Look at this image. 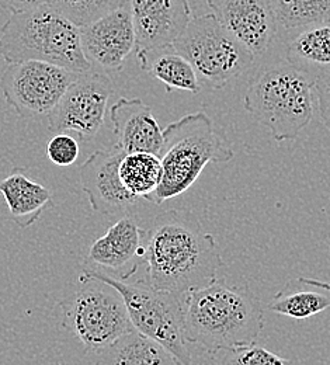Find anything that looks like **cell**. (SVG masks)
<instances>
[{
  "label": "cell",
  "instance_id": "6",
  "mask_svg": "<svg viewBox=\"0 0 330 365\" xmlns=\"http://www.w3.org/2000/svg\"><path fill=\"white\" fill-rule=\"evenodd\" d=\"M83 273L115 288L137 331L165 347L179 365H191L185 336V295L155 289L146 281L128 282L86 266Z\"/></svg>",
  "mask_w": 330,
  "mask_h": 365
},
{
  "label": "cell",
  "instance_id": "16",
  "mask_svg": "<svg viewBox=\"0 0 330 365\" xmlns=\"http://www.w3.org/2000/svg\"><path fill=\"white\" fill-rule=\"evenodd\" d=\"M117 146L125 153H153L160 156L165 145L163 130L152 108L141 98H120L110 110Z\"/></svg>",
  "mask_w": 330,
  "mask_h": 365
},
{
  "label": "cell",
  "instance_id": "12",
  "mask_svg": "<svg viewBox=\"0 0 330 365\" xmlns=\"http://www.w3.org/2000/svg\"><path fill=\"white\" fill-rule=\"evenodd\" d=\"M79 31L86 59L103 72L120 71L135 49L131 4L79 27Z\"/></svg>",
  "mask_w": 330,
  "mask_h": 365
},
{
  "label": "cell",
  "instance_id": "7",
  "mask_svg": "<svg viewBox=\"0 0 330 365\" xmlns=\"http://www.w3.org/2000/svg\"><path fill=\"white\" fill-rule=\"evenodd\" d=\"M59 307L62 324L93 354L134 330L120 292L111 285L82 274L75 289Z\"/></svg>",
  "mask_w": 330,
  "mask_h": 365
},
{
  "label": "cell",
  "instance_id": "19",
  "mask_svg": "<svg viewBox=\"0 0 330 365\" xmlns=\"http://www.w3.org/2000/svg\"><path fill=\"white\" fill-rule=\"evenodd\" d=\"M89 356L95 365H179L165 347L135 329Z\"/></svg>",
  "mask_w": 330,
  "mask_h": 365
},
{
  "label": "cell",
  "instance_id": "3",
  "mask_svg": "<svg viewBox=\"0 0 330 365\" xmlns=\"http://www.w3.org/2000/svg\"><path fill=\"white\" fill-rule=\"evenodd\" d=\"M0 55L9 65L41 61L76 73L93 69L79 27L49 4L11 14L0 30Z\"/></svg>",
  "mask_w": 330,
  "mask_h": 365
},
{
  "label": "cell",
  "instance_id": "24",
  "mask_svg": "<svg viewBox=\"0 0 330 365\" xmlns=\"http://www.w3.org/2000/svg\"><path fill=\"white\" fill-rule=\"evenodd\" d=\"M47 4L75 26L83 27L117 9L130 6L131 0H48Z\"/></svg>",
  "mask_w": 330,
  "mask_h": 365
},
{
  "label": "cell",
  "instance_id": "15",
  "mask_svg": "<svg viewBox=\"0 0 330 365\" xmlns=\"http://www.w3.org/2000/svg\"><path fill=\"white\" fill-rule=\"evenodd\" d=\"M127 153L114 145L108 150H96L81 168V185L95 212L111 215L137 204L120 179V163Z\"/></svg>",
  "mask_w": 330,
  "mask_h": 365
},
{
  "label": "cell",
  "instance_id": "9",
  "mask_svg": "<svg viewBox=\"0 0 330 365\" xmlns=\"http://www.w3.org/2000/svg\"><path fill=\"white\" fill-rule=\"evenodd\" d=\"M81 73L41 62L26 61L9 65L0 79L7 104L24 118L48 115Z\"/></svg>",
  "mask_w": 330,
  "mask_h": 365
},
{
  "label": "cell",
  "instance_id": "20",
  "mask_svg": "<svg viewBox=\"0 0 330 365\" xmlns=\"http://www.w3.org/2000/svg\"><path fill=\"white\" fill-rule=\"evenodd\" d=\"M140 65L143 71L162 82L169 93L182 91L197 94L202 89L192 65L173 46L149 53Z\"/></svg>",
  "mask_w": 330,
  "mask_h": 365
},
{
  "label": "cell",
  "instance_id": "11",
  "mask_svg": "<svg viewBox=\"0 0 330 365\" xmlns=\"http://www.w3.org/2000/svg\"><path fill=\"white\" fill-rule=\"evenodd\" d=\"M135 53L142 61L173 46L192 19L187 0H131Z\"/></svg>",
  "mask_w": 330,
  "mask_h": 365
},
{
  "label": "cell",
  "instance_id": "4",
  "mask_svg": "<svg viewBox=\"0 0 330 365\" xmlns=\"http://www.w3.org/2000/svg\"><path fill=\"white\" fill-rule=\"evenodd\" d=\"M165 145L160 153L162 180L149 202L162 204L186 192L197 182L204 168L234 159V150L214 130L205 113H192L163 130Z\"/></svg>",
  "mask_w": 330,
  "mask_h": 365
},
{
  "label": "cell",
  "instance_id": "5",
  "mask_svg": "<svg viewBox=\"0 0 330 365\" xmlns=\"http://www.w3.org/2000/svg\"><path fill=\"white\" fill-rule=\"evenodd\" d=\"M243 107L277 142L292 140L314 117V79L288 61L277 63L249 86Z\"/></svg>",
  "mask_w": 330,
  "mask_h": 365
},
{
  "label": "cell",
  "instance_id": "10",
  "mask_svg": "<svg viewBox=\"0 0 330 365\" xmlns=\"http://www.w3.org/2000/svg\"><path fill=\"white\" fill-rule=\"evenodd\" d=\"M111 94L113 83L105 72L93 68L81 73L49 111V131L55 134L72 131L82 140L93 139L104 123Z\"/></svg>",
  "mask_w": 330,
  "mask_h": 365
},
{
  "label": "cell",
  "instance_id": "23",
  "mask_svg": "<svg viewBox=\"0 0 330 365\" xmlns=\"http://www.w3.org/2000/svg\"><path fill=\"white\" fill-rule=\"evenodd\" d=\"M277 23L288 30L330 20V0H273Z\"/></svg>",
  "mask_w": 330,
  "mask_h": 365
},
{
  "label": "cell",
  "instance_id": "2",
  "mask_svg": "<svg viewBox=\"0 0 330 365\" xmlns=\"http://www.w3.org/2000/svg\"><path fill=\"white\" fill-rule=\"evenodd\" d=\"M264 327L262 302L246 282L215 278L185 295V336L210 353L254 344Z\"/></svg>",
  "mask_w": 330,
  "mask_h": 365
},
{
  "label": "cell",
  "instance_id": "8",
  "mask_svg": "<svg viewBox=\"0 0 330 365\" xmlns=\"http://www.w3.org/2000/svg\"><path fill=\"white\" fill-rule=\"evenodd\" d=\"M172 46L192 65L201 86L210 89L224 88L247 72L254 61L212 13L192 17Z\"/></svg>",
  "mask_w": 330,
  "mask_h": 365
},
{
  "label": "cell",
  "instance_id": "21",
  "mask_svg": "<svg viewBox=\"0 0 330 365\" xmlns=\"http://www.w3.org/2000/svg\"><path fill=\"white\" fill-rule=\"evenodd\" d=\"M287 61L295 68L318 73L330 68V20L306 27L287 48Z\"/></svg>",
  "mask_w": 330,
  "mask_h": 365
},
{
  "label": "cell",
  "instance_id": "17",
  "mask_svg": "<svg viewBox=\"0 0 330 365\" xmlns=\"http://www.w3.org/2000/svg\"><path fill=\"white\" fill-rule=\"evenodd\" d=\"M267 309L292 319H308L330 309V282L298 277L272 298Z\"/></svg>",
  "mask_w": 330,
  "mask_h": 365
},
{
  "label": "cell",
  "instance_id": "1",
  "mask_svg": "<svg viewBox=\"0 0 330 365\" xmlns=\"http://www.w3.org/2000/svg\"><path fill=\"white\" fill-rule=\"evenodd\" d=\"M145 264L150 287L185 295L212 282L224 260L215 236L191 212L167 210L146 229Z\"/></svg>",
  "mask_w": 330,
  "mask_h": 365
},
{
  "label": "cell",
  "instance_id": "25",
  "mask_svg": "<svg viewBox=\"0 0 330 365\" xmlns=\"http://www.w3.org/2000/svg\"><path fill=\"white\" fill-rule=\"evenodd\" d=\"M221 365H294V361L254 343L227 350Z\"/></svg>",
  "mask_w": 330,
  "mask_h": 365
},
{
  "label": "cell",
  "instance_id": "27",
  "mask_svg": "<svg viewBox=\"0 0 330 365\" xmlns=\"http://www.w3.org/2000/svg\"><path fill=\"white\" fill-rule=\"evenodd\" d=\"M314 91L318 98L321 118L330 131V68L316 73L314 79Z\"/></svg>",
  "mask_w": 330,
  "mask_h": 365
},
{
  "label": "cell",
  "instance_id": "18",
  "mask_svg": "<svg viewBox=\"0 0 330 365\" xmlns=\"http://www.w3.org/2000/svg\"><path fill=\"white\" fill-rule=\"evenodd\" d=\"M0 194L7 204L10 218L23 229L31 227L52 202L48 188L19 170L0 182Z\"/></svg>",
  "mask_w": 330,
  "mask_h": 365
},
{
  "label": "cell",
  "instance_id": "28",
  "mask_svg": "<svg viewBox=\"0 0 330 365\" xmlns=\"http://www.w3.org/2000/svg\"><path fill=\"white\" fill-rule=\"evenodd\" d=\"M48 0H0V7L11 14L30 11L47 4Z\"/></svg>",
  "mask_w": 330,
  "mask_h": 365
},
{
  "label": "cell",
  "instance_id": "14",
  "mask_svg": "<svg viewBox=\"0 0 330 365\" xmlns=\"http://www.w3.org/2000/svg\"><path fill=\"white\" fill-rule=\"evenodd\" d=\"M146 229L125 215L96 240L89 250V263L104 273L127 281L145 264Z\"/></svg>",
  "mask_w": 330,
  "mask_h": 365
},
{
  "label": "cell",
  "instance_id": "26",
  "mask_svg": "<svg viewBox=\"0 0 330 365\" xmlns=\"http://www.w3.org/2000/svg\"><path fill=\"white\" fill-rule=\"evenodd\" d=\"M47 156L56 166H71L79 158V142L66 133H59L49 140Z\"/></svg>",
  "mask_w": 330,
  "mask_h": 365
},
{
  "label": "cell",
  "instance_id": "22",
  "mask_svg": "<svg viewBox=\"0 0 330 365\" xmlns=\"http://www.w3.org/2000/svg\"><path fill=\"white\" fill-rule=\"evenodd\" d=\"M120 179L125 190L142 200L149 197L158 190L163 169L158 155L153 153H127L120 163Z\"/></svg>",
  "mask_w": 330,
  "mask_h": 365
},
{
  "label": "cell",
  "instance_id": "13",
  "mask_svg": "<svg viewBox=\"0 0 330 365\" xmlns=\"http://www.w3.org/2000/svg\"><path fill=\"white\" fill-rule=\"evenodd\" d=\"M218 21L254 58L262 56L277 34L273 0H207Z\"/></svg>",
  "mask_w": 330,
  "mask_h": 365
}]
</instances>
